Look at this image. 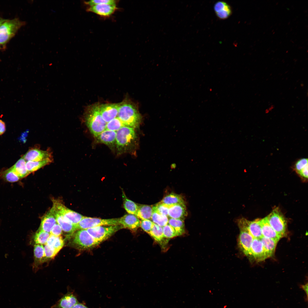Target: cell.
I'll list each match as a JSON object with an SVG mask.
<instances>
[{
    "instance_id": "6da1fadb",
    "label": "cell",
    "mask_w": 308,
    "mask_h": 308,
    "mask_svg": "<svg viewBox=\"0 0 308 308\" xmlns=\"http://www.w3.org/2000/svg\"><path fill=\"white\" fill-rule=\"evenodd\" d=\"M117 116L125 126L134 128L139 125L141 119L137 106L127 99L119 103Z\"/></svg>"
},
{
    "instance_id": "7a4b0ae2",
    "label": "cell",
    "mask_w": 308,
    "mask_h": 308,
    "mask_svg": "<svg viewBox=\"0 0 308 308\" xmlns=\"http://www.w3.org/2000/svg\"><path fill=\"white\" fill-rule=\"evenodd\" d=\"M100 104L96 103L87 107L84 118L86 125L95 137L106 129L107 123L103 119L99 109Z\"/></svg>"
},
{
    "instance_id": "3957f363",
    "label": "cell",
    "mask_w": 308,
    "mask_h": 308,
    "mask_svg": "<svg viewBox=\"0 0 308 308\" xmlns=\"http://www.w3.org/2000/svg\"><path fill=\"white\" fill-rule=\"evenodd\" d=\"M137 139L135 128L124 126L116 131V146L119 153L128 152L133 147Z\"/></svg>"
},
{
    "instance_id": "277c9868",
    "label": "cell",
    "mask_w": 308,
    "mask_h": 308,
    "mask_svg": "<svg viewBox=\"0 0 308 308\" xmlns=\"http://www.w3.org/2000/svg\"><path fill=\"white\" fill-rule=\"evenodd\" d=\"M70 237H71L70 242L71 245L79 250L92 249L100 243L93 237L86 229L77 230L69 236Z\"/></svg>"
},
{
    "instance_id": "5b68a950",
    "label": "cell",
    "mask_w": 308,
    "mask_h": 308,
    "mask_svg": "<svg viewBox=\"0 0 308 308\" xmlns=\"http://www.w3.org/2000/svg\"><path fill=\"white\" fill-rule=\"evenodd\" d=\"M25 24V22L17 18L6 19L0 26V44H6Z\"/></svg>"
},
{
    "instance_id": "8992f818",
    "label": "cell",
    "mask_w": 308,
    "mask_h": 308,
    "mask_svg": "<svg viewBox=\"0 0 308 308\" xmlns=\"http://www.w3.org/2000/svg\"><path fill=\"white\" fill-rule=\"evenodd\" d=\"M123 228L121 225L97 226L86 229L96 240L100 243L110 237L115 232Z\"/></svg>"
},
{
    "instance_id": "52a82bcc",
    "label": "cell",
    "mask_w": 308,
    "mask_h": 308,
    "mask_svg": "<svg viewBox=\"0 0 308 308\" xmlns=\"http://www.w3.org/2000/svg\"><path fill=\"white\" fill-rule=\"evenodd\" d=\"M266 217L270 225L281 238L286 236V222L278 209H275Z\"/></svg>"
},
{
    "instance_id": "ba28073f",
    "label": "cell",
    "mask_w": 308,
    "mask_h": 308,
    "mask_svg": "<svg viewBox=\"0 0 308 308\" xmlns=\"http://www.w3.org/2000/svg\"><path fill=\"white\" fill-rule=\"evenodd\" d=\"M119 218L103 219L98 218L84 216L76 227L78 230L87 229L97 226L103 225H119Z\"/></svg>"
},
{
    "instance_id": "9c48e42d",
    "label": "cell",
    "mask_w": 308,
    "mask_h": 308,
    "mask_svg": "<svg viewBox=\"0 0 308 308\" xmlns=\"http://www.w3.org/2000/svg\"><path fill=\"white\" fill-rule=\"evenodd\" d=\"M260 220L258 219L250 221L242 218L238 220L237 223L240 230L247 231L254 238L260 239L262 236Z\"/></svg>"
},
{
    "instance_id": "30bf717a",
    "label": "cell",
    "mask_w": 308,
    "mask_h": 308,
    "mask_svg": "<svg viewBox=\"0 0 308 308\" xmlns=\"http://www.w3.org/2000/svg\"><path fill=\"white\" fill-rule=\"evenodd\" d=\"M53 205L66 219L74 225L77 224L84 216L68 208L59 200H53Z\"/></svg>"
},
{
    "instance_id": "8fae6325",
    "label": "cell",
    "mask_w": 308,
    "mask_h": 308,
    "mask_svg": "<svg viewBox=\"0 0 308 308\" xmlns=\"http://www.w3.org/2000/svg\"><path fill=\"white\" fill-rule=\"evenodd\" d=\"M254 238L247 231L240 230L238 246L240 250L247 256L251 257V247Z\"/></svg>"
},
{
    "instance_id": "7c38bea8",
    "label": "cell",
    "mask_w": 308,
    "mask_h": 308,
    "mask_svg": "<svg viewBox=\"0 0 308 308\" xmlns=\"http://www.w3.org/2000/svg\"><path fill=\"white\" fill-rule=\"evenodd\" d=\"M23 157L26 161H38L52 159L51 153L50 151L42 150L37 148L30 149Z\"/></svg>"
},
{
    "instance_id": "4fadbf2b",
    "label": "cell",
    "mask_w": 308,
    "mask_h": 308,
    "mask_svg": "<svg viewBox=\"0 0 308 308\" xmlns=\"http://www.w3.org/2000/svg\"><path fill=\"white\" fill-rule=\"evenodd\" d=\"M119 103L100 104V111L104 121L107 123L117 116Z\"/></svg>"
},
{
    "instance_id": "5bb4252c",
    "label": "cell",
    "mask_w": 308,
    "mask_h": 308,
    "mask_svg": "<svg viewBox=\"0 0 308 308\" xmlns=\"http://www.w3.org/2000/svg\"><path fill=\"white\" fill-rule=\"evenodd\" d=\"M116 4H102L89 7L87 11L91 12L103 17H109L117 9Z\"/></svg>"
},
{
    "instance_id": "9a60e30c",
    "label": "cell",
    "mask_w": 308,
    "mask_h": 308,
    "mask_svg": "<svg viewBox=\"0 0 308 308\" xmlns=\"http://www.w3.org/2000/svg\"><path fill=\"white\" fill-rule=\"evenodd\" d=\"M55 216L56 222L62 228V231L70 236L77 231L76 225H74L66 219L54 206L52 208Z\"/></svg>"
},
{
    "instance_id": "2e32d148",
    "label": "cell",
    "mask_w": 308,
    "mask_h": 308,
    "mask_svg": "<svg viewBox=\"0 0 308 308\" xmlns=\"http://www.w3.org/2000/svg\"><path fill=\"white\" fill-rule=\"evenodd\" d=\"M119 224L123 228L135 232L140 226V221L135 215L128 214L119 218Z\"/></svg>"
},
{
    "instance_id": "e0dca14e",
    "label": "cell",
    "mask_w": 308,
    "mask_h": 308,
    "mask_svg": "<svg viewBox=\"0 0 308 308\" xmlns=\"http://www.w3.org/2000/svg\"><path fill=\"white\" fill-rule=\"evenodd\" d=\"M116 131L106 129L96 137L97 141L104 144L112 149L116 146Z\"/></svg>"
},
{
    "instance_id": "ac0fdd59",
    "label": "cell",
    "mask_w": 308,
    "mask_h": 308,
    "mask_svg": "<svg viewBox=\"0 0 308 308\" xmlns=\"http://www.w3.org/2000/svg\"><path fill=\"white\" fill-rule=\"evenodd\" d=\"M251 257L258 262L267 259L260 239L254 238L251 247Z\"/></svg>"
},
{
    "instance_id": "d6986e66",
    "label": "cell",
    "mask_w": 308,
    "mask_h": 308,
    "mask_svg": "<svg viewBox=\"0 0 308 308\" xmlns=\"http://www.w3.org/2000/svg\"><path fill=\"white\" fill-rule=\"evenodd\" d=\"M56 223L54 211L51 209L42 218L38 230L50 233L53 226Z\"/></svg>"
},
{
    "instance_id": "ffe728a7",
    "label": "cell",
    "mask_w": 308,
    "mask_h": 308,
    "mask_svg": "<svg viewBox=\"0 0 308 308\" xmlns=\"http://www.w3.org/2000/svg\"><path fill=\"white\" fill-rule=\"evenodd\" d=\"M78 303L76 297L70 292L64 295L51 308H71Z\"/></svg>"
},
{
    "instance_id": "44dd1931",
    "label": "cell",
    "mask_w": 308,
    "mask_h": 308,
    "mask_svg": "<svg viewBox=\"0 0 308 308\" xmlns=\"http://www.w3.org/2000/svg\"><path fill=\"white\" fill-rule=\"evenodd\" d=\"M187 215L185 204L169 205L168 216L170 218L184 220Z\"/></svg>"
},
{
    "instance_id": "7402d4cb",
    "label": "cell",
    "mask_w": 308,
    "mask_h": 308,
    "mask_svg": "<svg viewBox=\"0 0 308 308\" xmlns=\"http://www.w3.org/2000/svg\"><path fill=\"white\" fill-rule=\"evenodd\" d=\"M260 224L262 236L279 241L281 238L270 225L266 217L261 219Z\"/></svg>"
},
{
    "instance_id": "603a6c76",
    "label": "cell",
    "mask_w": 308,
    "mask_h": 308,
    "mask_svg": "<svg viewBox=\"0 0 308 308\" xmlns=\"http://www.w3.org/2000/svg\"><path fill=\"white\" fill-rule=\"evenodd\" d=\"M267 258L273 256L277 243L271 238L262 236L260 238Z\"/></svg>"
},
{
    "instance_id": "cb8c5ba5",
    "label": "cell",
    "mask_w": 308,
    "mask_h": 308,
    "mask_svg": "<svg viewBox=\"0 0 308 308\" xmlns=\"http://www.w3.org/2000/svg\"><path fill=\"white\" fill-rule=\"evenodd\" d=\"M26 162L23 157L11 167L20 179L24 178L29 174L26 168Z\"/></svg>"
},
{
    "instance_id": "d4e9b609",
    "label": "cell",
    "mask_w": 308,
    "mask_h": 308,
    "mask_svg": "<svg viewBox=\"0 0 308 308\" xmlns=\"http://www.w3.org/2000/svg\"><path fill=\"white\" fill-rule=\"evenodd\" d=\"M46 244L58 253L64 246V242L61 236H56L50 234Z\"/></svg>"
},
{
    "instance_id": "484cf974",
    "label": "cell",
    "mask_w": 308,
    "mask_h": 308,
    "mask_svg": "<svg viewBox=\"0 0 308 308\" xmlns=\"http://www.w3.org/2000/svg\"><path fill=\"white\" fill-rule=\"evenodd\" d=\"M153 211V206L146 205H138L135 215L142 220H149L151 218Z\"/></svg>"
},
{
    "instance_id": "4316f807",
    "label": "cell",
    "mask_w": 308,
    "mask_h": 308,
    "mask_svg": "<svg viewBox=\"0 0 308 308\" xmlns=\"http://www.w3.org/2000/svg\"><path fill=\"white\" fill-rule=\"evenodd\" d=\"M161 202L169 206L177 204H185L183 197L180 195L171 193L165 196Z\"/></svg>"
},
{
    "instance_id": "83f0119b",
    "label": "cell",
    "mask_w": 308,
    "mask_h": 308,
    "mask_svg": "<svg viewBox=\"0 0 308 308\" xmlns=\"http://www.w3.org/2000/svg\"><path fill=\"white\" fill-rule=\"evenodd\" d=\"M52 159H48L41 161H28L26 163L27 169L30 173L36 171L45 165L50 164Z\"/></svg>"
},
{
    "instance_id": "f1b7e54d",
    "label": "cell",
    "mask_w": 308,
    "mask_h": 308,
    "mask_svg": "<svg viewBox=\"0 0 308 308\" xmlns=\"http://www.w3.org/2000/svg\"><path fill=\"white\" fill-rule=\"evenodd\" d=\"M168 224L174 229L177 236L181 235L185 233L184 220L170 218L168 219Z\"/></svg>"
},
{
    "instance_id": "f546056e",
    "label": "cell",
    "mask_w": 308,
    "mask_h": 308,
    "mask_svg": "<svg viewBox=\"0 0 308 308\" xmlns=\"http://www.w3.org/2000/svg\"><path fill=\"white\" fill-rule=\"evenodd\" d=\"M122 197L123 207L126 211L129 214L136 215L138 209V205L128 199L123 190Z\"/></svg>"
},
{
    "instance_id": "4dcf8cb0",
    "label": "cell",
    "mask_w": 308,
    "mask_h": 308,
    "mask_svg": "<svg viewBox=\"0 0 308 308\" xmlns=\"http://www.w3.org/2000/svg\"><path fill=\"white\" fill-rule=\"evenodd\" d=\"M148 234L156 241L160 244L162 243L165 238L163 234V227L155 224Z\"/></svg>"
},
{
    "instance_id": "1f68e13d",
    "label": "cell",
    "mask_w": 308,
    "mask_h": 308,
    "mask_svg": "<svg viewBox=\"0 0 308 308\" xmlns=\"http://www.w3.org/2000/svg\"><path fill=\"white\" fill-rule=\"evenodd\" d=\"M34 253L36 263L39 264L45 262L44 247L42 245L35 244L34 247Z\"/></svg>"
},
{
    "instance_id": "d6a6232c",
    "label": "cell",
    "mask_w": 308,
    "mask_h": 308,
    "mask_svg": "<svg viewBox=\"0 0 308 308\" xmlns=\"http://www.w3.org/2000/svg\"><path fill=\"white\" fill-rule=\"evenodd\" d=\"M153 210L151 219L154 224L162 227L168 224V218L167 216Z\"/></svg>"
},
{
    "instance_id": "836d02e7",
    "label": "cell",
    "mask_w": 308,
    "mask_h": 308,
    "mask_svg": "<svg viewBox=\"0 0 308 308\" xmlns=\"http://www.w3.org/2000/svg\"><path fill=\"white\" fill-rule=\"evenodd\" d=\"M50 235L49 233L38 230L34 235V242L36 244H45Z\"/></svg>"
},
{
    "instance_id": "e575fe53",
    "label": "cell",
    "mask_w": 308,
    "mask_h": 308,
    "mask_svg": "<svg viewBox=\"0 0 308 308\" xmlns=\"http://www.w3.org/2000/svg\"><path fill=\"white\" fill-rule=\"evenodd\" d=\"M124 126H125L117 117L107 123L106 129L117 131Z\"/></svg>"
},
{
    "instance_id": "d590c367",
    "label": "cell",
    "mask_w": 308,
    "mask_h": 308,
    "mask_svg": "<svg viewBox=\"0 0 308 308\" xmlns=\"http://www.w3.org/2000/svg\"><path fill=\"white\" fill-rule=\"evenodd\" d=\"M169 206V205L160 202L153 206V210L167 216Z\"/></svg>"
},
{
    "instance_id": "8d00e7d4",
    "label": "cell",
    "mask_w": 308,
    "mask_h": 308,
    "mask_svg": "<svg viewBox=\"0 0 308 308\" xmlns=\"http://www.w3.org/2000/svg\"><path fill=\"white\" fill-rule=\"evenodd\" d=\"M4 173V177L5 179L9 182H16L20 179L11 167L5 171Z\"/></svg>"
},
{
    "instance_id": "74e56055",
    "label": "cell",
    "mask_w": 308,
    "mask_h": 308,
    "mask_svg": "<svg viewBox=\"0 0 308 308\" xmlns=\"http://www.w3.org/2000/svg\"><path fill=\"white\" fill-rule=\"evenodd\" d=\"M163 227V235L165 238L169 239L177 236L174 229L168 224Z\"/></svg>"
},
{
    "instance_id": "f35d334b",
    "label": "cell",
    "mask_w": 308,
    "mask_h": 308,
    "mask_svg": "<svg viewBox=\"0 0 308 308\" xmlns=\"http://www.w3.org/2000/svg\"><path fill=\"white\" fill-rule=\"evenodd\" d=\"M44 247L45 262L54 258L58 253L53 248L49 246L46 244H45Z\"/></svg>"
},
{
    "instance_id": "ab89813d",
    "label": "cell",
    "mask_w": 308,
    "mask_h": 308,
    "mask_svg": "<svg viewBox=\"0 0 308 308\" xmlns=\"http://www.w3.org/2000/svg\"><path fill=\"white\" fill-rule=\"evenodd\" d=\"M231 13V7L227 4L223 10L216 13V14L219 18L221 19H225L230 16Z\"/></svg>"
},
{
    "instance_id": "60d3db41",
    "label": "cell",
    "mask_w": 308,
    "mask_h": 308,
    "mask_svg": "<svg viewBox=\"0 0 308 308\" xmlns=\"http://www.w3.org/2000/svg\"><path fill=\"white\" fill-rule=\"evenodd\" d=\"M117 1L114 0H92L84 1V3L89 7L96 5L102 4H116Z\"/></svg>"
},
{
    "instance_id": "b9f144b4",
    "label": "cell",
    "mask_w": 308,
    "mask_h": 308,
    "mask_svg": "<svg viewBox=\"0 0 308 308\" xmlns=\"http://www.w3.org/2000/svg\"><path fill=\"white\" fill-rule=\"evenodd\" d=\"M154 223L149 220H142L140 221V226L145 232L149 233L153 228Z\"/></svg>"
},
{
    "instance_id": "7bdbcfd3",
    "label": "cell",
    "mask_w": 308,
    "mask_h": 308,
    "mask_svg": "<svg viewBox=\"0 0 308 308\" xmlns=\"http://www.w3.org/2000/svg\"><path fill=\"white\" fill-rule=\"evenodd\" d=\"M307 165V159L302 158L298 160L296 162L294 165V169L298 173Z\"/></svg>"
},
{
    "instance_id": "ee69618b",
    "label": "cell",
    "mask_w": 308,
    "mask_h": 308,
    "mask_svg": "<svg viewBox=\"0 0 308 308\" xmlns=\"http://www.w3.org/2000/svg\"><path fill=\"white\" fill-rule=\"evenodd\" d=\"M62 231L61 227L56 222L52 228L50 234L55 236H61L62 233Z\"/></svg>"
},
{
    "instance_id": "f6af8a7d",
    "label": "cell",
    "mask_w": 308,
    "mask_h": 308,
    "mask_svg": "<svg viewBox=\"0 0 308 308\" xmlns=\"http://www.w3.org/2000/svg\"><path fill=\"white\" fill-rule=\"evenodd\" d=\"M227 4L223 1H220L216 2L214 6V9L216 13L223 10Z\"/></svg>"
},
{
    "instance_id": "bcb514c9",
    "label": "cell",
    "mask_w": 308,
    "mask_h": 308,
    "mask_svg": "<svg viewBox=\"0 0 308 308\" xmlns=\"http://www.w3.org/2000/svg\"><path fill=\"white\" fill-rule=\"evenodd\" d=\"M308 165L301 170L298 173L301 176L307 178H308Z\"/></svg>"
},
{
    "instance_id": "7dc6e473",
    "label": "cell",
    "mask_w": 308,
    "mask_h": 308,
    "mask_svg": "<svg viewBox=\"0 0 308 308\" xmlns=\"http://www.w3.org/2000/svg\"><path fill=\"white\" fill-rule=\"evenodd\" d=\"M5 131V123L0 119V135L3 134Z\"/></svg>"
},
{
    "instance_id": "c3c4849f",
    "label": "cell",
    "mask_w": 308,
    "mask_h": 308,
    "mask_svg": "<svg viewBox=\"0 0 308 308\" xmlns=\"http://www.w3.org/2000/svg\"><path fill=\"white\" fill-rule=\"evenodd\" d=\"M71 308H88L84 304L79 302L74 305Z\"/></svg>"
},
{
    "instance_id": "681fc988",
    "label": "cell",
    "mask_w": 308,
    "mask_h": 308,
    "mask_svg": "<svg viewBox=\"0 0 308 308\" xmlns=\"http://www.w3.org/2000/svg\"><path fill=\"white\" fill-rule=\"evenodd\" d=\"M301 288L304 290L307 295V299L308 297V285L307 283L304 285H303L301 286Z\"/></svg>"
},
{
    "instance_id": "f907efd6",
    "label": "cell",
    "mask_w": 308,
    "mask_h": 308,
    "mask_svg": "<svg viewBox=\"0 0 308 308\" xmlns=\"http://www.w3.org/2000/svg\"><path fill=\"white\" fill-rule=\"evenodd\" d=\"M6 20V19H3L0 17V26Z\"/></svg>"
},
{
    "instance_id": "816d5d0a",
    "label": "cell",
    "mask_w": 308,
    "mask_h": 308,
    "mask_svg": "<svg viewBox=\"0 0 308 308\" xmlns=\"http://www.w3.org/2000/svg\"><path fill=\"white\" fill-rule=\"evenodd\" d=\"M1 45H1L0 44V49L1 48H2L1 47Z\"/></svg>"
}]
</instances>
